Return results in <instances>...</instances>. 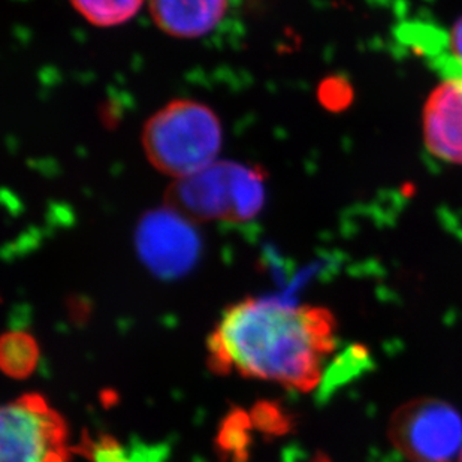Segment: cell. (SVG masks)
Wrapping results in <instances>:
<instances>
[{
	"mask_svg": "<svg viewBox=\"0 0 462 462\" xmlns=\"http://www.w3.org/2000/svg\"><path fill=\"white\" fill-rule=\"evenodd\" d=\"M336 349V319L328 310L250 298L227 310L208 341L218 373L236 371L309 393Z\"/></svg>",
	"mask_w": 462,
	"mask_h": 462,
	"instance_id": "6da1fadb",
	"label": "cell"
},
{
	"mask_svg": "<svg viewBox=\"0 0 462 462\" xmlns=\"http://www.w3.org/2000/svg\"><path fill=\"white\" fill-rule=\"evenodd\" d=\"M222 125L213 109L190 99H175L147 120L143 147L162 174L184 179L216 162Z\"/></svg>",
	"mask_w": 462,
	"mask_h": 462,
	"instance_id": "7a4b0ae2",
	"label": "cell"
},
{
	"mask_svg": "<svg viewBox=\"0 0 462 462\" xmlns=\"http://www.w3.org/2000/svg\"><path fill=\"white\" fill-rule=\"evenodd\" d=\"M166 207L195 222H249L265 202V172L261 166L218 161L184 179L165 193Z\"/></svg>",
	"mask_w": 462,
	"mask_h": 462,
	"instance_id": "3957f363",
	"label": "cell"
},
{
	"mask_svg": "<svg viewBox=\"0 0 462 462\" xmlns=\"http://www.w3.org/2000/svg\"><path fill=\"white\" fill-rule=\"evenodd\" d=\"M0 462H68V428L40 393H26L4 407Z\"/></svg>",
	"mask_w": 462,
	"mask_h": 462,
	"instance_id": "277c9868",
	"label": "cell"
},
{
	"mask_svg": "<svg viewBox=\"0 0 462 462\" xmlns=\"http://www.w3.org/2000/svg\"><path fill=\"white\" fill-rule=\"evenodd\" d=\"M388 436L411 461L449 462L462 449L461 414L437 398H416L393 414Z\"/></svg>",
	"mask_w": 462,
	"mask_h": 462,
	"instance_id": "5b68a950",
	"label": "cell"
},
{
	"mask_svg": "<svg viewBox=\"0 0 462 462\" xmlns=\"http://www.w3.org/2000/svg\"><path fill=\"white\" fill-rule=\"evenodd\" d=\"M136 254L154 275L180 279L197 265L201 256V236L179 211L165 207L145 213L135 231Z\"/></svg>",
	"mask_w": 462,
	"mask_h": 462,
	"instance_id": "8992f818",
	"label": "cell"
},
{
	"mask_svg": "<svg viewBox=\"0 0 462 462\" xmlns=\"http://www.w3.org/2000/svg\"><path fill=\"white\" fill-rule=\"evenodd\" d=\"M423 135L432 154L462 165V83L445 81L428 99Z\"/></svg>",
	"mask_w": 462,
	"mask_h": 462,
	"instance_id": "52a82bcc",
	"label": "cell"
},
{
	"mask_svg": "<svg viewBox=\"0 0 462 462\" xmlns=\"http://www.w3.org/2000/svg\"><path fill=\"white\" fill-rule=\"evenodd\" d=\"M227 0H150V14L163 33L181 40L207 35L222 22Z\"/></svg>",
	"mask_w": 462,
	"mask_h": 462,
	"instance_id": "ba28073f",
	"label": "cell"
},
{
	"mask_svg": "<svg viewBox=\"0 0 462 462\" xmlns=\"http://www.w3.org/2000/svg\"><path fill=\"white\" fill-rule=\"evenodd\" d=\"M402 38L446 81L462 83V17L450 32L432 24H407L402 27Z\"/></svg>",
	"mask_w": 462,
	"mask_h": 462,
	"instance_id": "9c48e42d",
	"label": "cell"
},
{
	"mask_svg": "<svg viewBox=\"0 0 462 462\" xmlns=\"http://www.w3.org/2000/svg\"><path fill=\"white\" fill-rule=\"evenodd\" d=\"M145 0H70L88 23L97 27H113L129 22L140 13Z\"/></svg>",
	"mask_w": 462,
	"mask_h": 462,
	"instance_id": "30bf717a",
	"label": "cell"
},
{
	"mask_svg": "<svg viewBox=\"0 0 462 462\" xmlns=\"http://www.w3.org/2000/svg\"><path fill=\"white\" fill-rule=\"evenodd\" d=\"M4 370L13 377L22 379L35 370L38 362V347L32 337L23 332L5 336L0 350Z\"/></svg>",
	"mask_w": 462,
	"mask_h": 462,
	"instance_id": "8fae6325",
	"label": "cell"
},
{
	"mask_svg": "<svg viewBox=\"0 0 462 462\" xmlns=\"http://www.w3.org/2000/svg\"><path fill=\"white\" fill-rule=\"evenodd\" d=\"M93 462H157L156 450L125 449L113 439H102L90 448Z\"/></svg>",
	"mask_w": 462,
	"mask_h": 462,
	"instance_id": "7c38bea8",
	"label": "cell"
},
{
	"mask_svg": "<svg viewBox=\"0 0 462 462\" xmlns=\"http://www.w3.org/2000/svg\"><path fill=\"white\" fill-rule=\"evenodd\" d=\"M458 462H462V449L461 452H459Z\"/></svg>",
	"mask_w": 462,
	"mask_h": 462,
	"instance_id": "4fadbf2b",
	"label": "cell"
}]
</instances>
